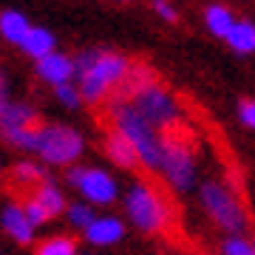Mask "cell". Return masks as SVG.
<instances>
[{"label": "cell", "instance_id": "cell-1", "mask_svg": "<svg viewBox=\"0 0 255 255\" xmlns=\"http://www.w3.org/2000/svg\"><path fill=\"white\" fill-rule=\"evenodd\" d=\"M108 117L114 122V130H119L122 136L136 147L139 162L147 170H162L164 164V147H167V136H162V130H156L147 122L133 102H114L108 108Z\"/></svg>", "mask_w": 255, "mask_h": 255}, {"label": "cell", "instance_id": "cell-2", "mask_svg": "<svg viewBox=\"0 0 255 255\" xmlns=\"http://www.w3.org/2000/svg\"><path fill=\"white\" fill-rule=\"evenodd\" d=\"M125 210H128V219L142 233H150V236L162 233L170 224V204L159 193V187H153L150 182H136L128 190Z\"/></svg>", "mask_w": 255, "mask_h": 255}, {"label": "cell", "instance_id": "cell-3", "mask_svg": "<svg viewBox=\"0 0 255 255\" xmlns=\"http://www.w3.org/2000/svg\"><path fill=\"white\" fill-rule=\"evenodd\" d=\"M128 74H130V63H128L125 57L111 54V51H100L97 60H94L85 71L77 74L82 100L91 102V105L102 102L111 94V88H117V85L125 82Z\"/></svg>", "mask_w": 255, "mask_h": 255}, {"label": "cell", "instance_id": "cell-4", "mask_svg": "<svg viewBox=\"0 0 255 255\" xmlns=\"http://www.w3.org/2000/svg\"><path fill=\"white\" fill-rule=\"evenodd\" d=\"M199 196H201L204 213H207L224 233H230V238L241 236V233L247 230L250 219H247L244 204L238 201V196L230 190L224 182H204Z\"/></svg>", "mask_w": 255, "mask_h": 255}, {"label": "cell", "instance_id": "cell-5", "mask_svg": "<svg viewBox=\"0 0 255 255\" xmlns=\"http://www.w3.org/2000/svg\"><path fill=\"white\" fill-rule=\"evenodd\" d=\"M130 102L136 105L139 114H142L156 130H164V133H167V130L179 128V122H182V105H179V100H176L164 85H159V82L142 88Z\"/></svg>", "mask_w": 255, "mask_h": 255}, {"label": "cell", "instance_id": "cell-6", "mask_svg": "<svg viewBox=\"0 0 255 255\" xmlns=\"http://www.w3.org/2000/svg\"><path fill=\"white\" fill-rule=\"evenodd\" d=\"M82 136L68 125H43L34 153L46 164H71L82 156Z\"/></svg>", "mask_w": 255, "mask_h": 255}, {"label": "cell", "instance_id": "cell-7", "mask_svg": "<svg viewBox=\"0 0 255 255\" xmlns=\"http://www.w3.org/2000/svg\"><path fill=\"white\" fill-rule=\"evenodd\" d=\"M162 176H164V182L179 193L190 190L193 184H196V156H193L190 145H187L184 139L167 136Z\"/></svg>", "mask_w": 255, "mask_h": 255}, {"label": "cell", "instance_id": "cell-8", "mask_svg": "<svg viewBox=\"0 0 255 255\" xmlns=\"http://www.w3.org/2000/svg\"><path fill=\"white\" fill-rule=\"evenodd\" d=\"M37 114L23 102H9L6 108L0 111V133L9 139L14 147L23 150H34L37 147V133L40 128L34 125Z\"/></svg>", "mask_w": 255, "mask_h": 255}, {"label": "cell", "instance_id": "cell-9", "mask_svg": "<svg viewBox=\"0 0 255 255\" xmlns=\"http://www.w3.org/2000/svg\"><path fill=\"white\" fill-rule=\"evenodd\" d=\"M68 184H74L85 196V201L97 204V207L114 204L119 193L114 176L105 173V170H97V167H71L68 170Z\"/></svg>", "mask_w": 255, "mask_h": 255}, {"label": "cell", "instance_id": "cell-10", "mask_svg": "<svg viewBox=\"0 0 255 255\" xmlns=\"http://www.w3.org/2000/svg\"><path fill=\"white\" fill-rule=\"evenodd\" d=\"M37 74H40V80H43V82H48V85L60 88V85H68V82L74 80L77 68H74L71 57H65V54H60V51H54V54L43 57V60L37 63Z\"/></svg>", "mask_w": 255, "mask_h": 255}, {"label": "cell", "instance_id": "cell-11", "mask_svg": "<svg viewBox=\"0 0 255 255\" xmlns=\"http://www.w3.org/2000/svg\"><path fill=\"white\" fill-rule=\"evenodd\" d=\"M0 224H3V230H6L17 244H31V238H34V227H31V221H28L26 207H23V204L9 201L6 207L0 210Z\"/></svg>", "mask_w": 255, "mask_h": 255}, {"label": "cell", "instance_id": "cell-12", "mask_svg": "<svg viewBox=\"0 0 255 255\" xmlns=\"http://www.w3.org/2000/svg\"><path fill=\"white\" fill-rule=\"evenodd\" d=\"M122 236H125V224L119 219H114V216H97V221L85 230V238L94 247H111L117 244Z\"/></svg>", "mask_w": 255, "mask_h": 255}, {"label": "cell", "instance_id": "cell-13", "mask_svg": "<svg viewBox=\"0 0 255 255\" xmlns=\"http://www.w3.org/2000/svg\"><path fill=\"white\" fill-rule=\"evenodd\" d=\"M105 153H108V159L114 164H119V167H125V170H133V167H139V153L136 147L130 145L119 130H111L108 139H105Z\"/></svg>", "mask_w": 255, "mask_h": 255}, {"label": "cell", "instance_id": "cell-14", "mask_svg": "<svg viewBox=\"0 0 255 255\" xmlns=\"http://www.w3.org/2000/svg\"><path fill=\"white\" fill-rule=\"evenodd\" d=\"M23 54H28V57H34L37 63L43 60V57H48V54H54L57 51V40H54V34L48 31V28H40V26H31V31H28V37L23 40Z\"/></svg>", "mask_w": 255, "mask_h": 255}, {"label": "cell", "instance_id": "cell-15", "mask_svg": "<svg viewBox=\"0 0 255 255\" xmlns=\"http://www.w3.org/2000/svg\"><path fill=\"white\" fill-rule=\"evenodd\" d=\"M28 31H31V26H28V20L20 14V11H0V34L6 37L9 43H17V46H23V40L28 37Z\"/></svg>", "mask_w": 255, "mask_h": 255}, {"label": "cell", "instance_id": "cell-16", "mask_svg": "<svg viewBox=\"0 0 255 255\" xmlns=\"http://www.w3.org/2000/svg\"><path fill=\"white\" fill-rule=\"evenodd\" d=\"M204 23H207L210 34L224 37V40H227V34L233 31V26H236L233 11H230L227 6H221V3H210L207 11H204Z\"/></svg>", "mask_w": 255, "mask_h": 255}, {"label": "cell", "instance_id": "cell-17", "mask_svg": "<svg viewBox=\"0 0 255 255\" xmlns=\"http://www.w3.org/2000/svg\"><path fill=\"white\" fill-rule=\"evenodd\" d=\"M227 46L236 54H253L255 51V26L250 20H236L233 31L227 34Z\"/></svg>", "mask_w": 255, "mask_h": 255}, {"label": "cell", "instance_id": "cell-18", "mask_svg": "<svg viewBox=\"0 0 255 255\" xmlns=\"http://www.w3.org/2000/svg\"><path fill=\"white\" fill-rule=\"evenodd\" d=\"M34 199L43 204V210H46L51 219H54V216H60L63 210H68V207H65L63 190H60L54 182H43V184H40V187H37V193H34Z\"/></svg>", "mask_w": 255, "mask_h": 255}, {"label": "cell", "instance_id": "cell-19", "mask_svg": "<svg viewBox=\"0 0 255 255\" xmlns=\"http://www.w3.org/2000/svg\"><path fill=\"white\" fill-rule=\"evenodd\" d=\"M34 255H77V241L68 236H51L37 244Z\"/></svg>", "mask_w": 255, "mask_h": 255}, {"label": "cell", "instance_id": "cell-20", "mask_svg": "<svg viewBox=\"0 0 255 255\" xmlns=\"http://www.w3.org/2000/svg\"><path fill=\"white\" fill-rule=\"evenodd\" d=\"M11 176H14L17 184H43V167H40V164H31V162L14 164Z\"/></svg>", "mask_w": 255, "mask_h": 255}, {"label": "cell", "instance_id": "cell-21", "mask_svg": "<svg viewBox=\"0 0 255 255\" xmlns=\"http://www.w3.org/2000/svg\"><path fill=\"white\" fill-rule=\"evenodd\" d=\"M68 221H71L74 227L88 230L94 221H97V216H94V210L88 207V204H71V207H68Z\"/></svg>", "mask_w": 255, "mask_h": 255}, {"label": "cell", "instance_id": "cell-22", "mask_svg": "<svg viewBox=\"0 0 255 255\" xmlns=\"http://www.w3.org/2000/svg\"><path fill=\"white\" fill-rule=\"evenodd\" d=\"M224 255H255V247L247 241V238H241V236H236V238H227L224 241Z\"/></svg>", "mask_w": 255, "mask_h": 255}, {"label": "cell", "instance_id": "cell-23", "mask_svg": "<svg viewBox=\"0 0 255 255\" xmlns=\"http://www.w3.org/2000/svg\"><path fill=\"white\" fill-rule=\"evenodd\" d=\"M23 207H26V216H28V221H31V227H40V224H46V221L51 219V216L43 210V204H40L37 199H28Z\"/></svg>", "mask_w": 255, "mask_h": 255}, {"label": "cell", "instance_id": "cell-24", "mask_svg": "<svg viewBox=\"0 0 255 255\" xmlns=\"http://www.w3.org/2000/svg\"><path fill=\"white\" fill-rule=\"evenodd\" d=\"M54 91H57V97H60L63 105H80V100H82L80 88H74L71 82H68V85H60V88H54Z\"/></svg>", "mask_w": 255, "mask_h": 255}, {"label": "cell", "instance_id": "cell-25", "mask_svg": "<svg viewBox=\"0 0 255 255\" xmlns=\"http://www.w3.org/2000/svg\"><path fill=\"white\" fill-rule=\"evenodd\" d=\"M238 119H241L247 128L255 130V100H244L241 105H238Z\"/></svg>", "mask_w": 255, "mask_h": 255}, {"label": "cell", "instance_id": "cell-26", "mask_svg": "<svg viewBox=\"0 0 255 255\" xmlns=\"http://www.w3.org/2000/svg\"><path fill=\"white\" fill-rule=\"evenodd\" d=\"M153 9H156V14H159L162 20H167V23H176V20H179L176 9L167 3V0H153Z\"/></svg>", "mask_w": 255, "mask_h": 255}, {"label": "cell", "instance_id": "cell-27", "mask_svg": "<svg viewBox=\"0 0 255 255\" xmlns=\"http://www.w3.org/2000/svg\"><path fill=\"white\" fill-rule=\"evenodd\" d=\"M9 82H6V77H3V74H0V111L6 108V105H9Z\"/></svg>", "mask_w": 255, "mask_h": 255}, {"label": "cell", "instance_id": "cell-28", "mask_svg": "<svg viewBox=\"0 0 255 255\" xmlns=\"http://www.w3.org/2000/svg\"><path fill=\"white\" fill-rule=\"evenodd\" d=\"M253 247H255V241H253Z\"/></svg>", "mask_w": 255, "mask_h": 255}]
</instances>
